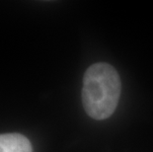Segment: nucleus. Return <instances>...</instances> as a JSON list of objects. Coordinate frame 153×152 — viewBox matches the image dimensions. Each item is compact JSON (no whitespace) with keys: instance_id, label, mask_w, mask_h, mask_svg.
Listing matches in <instances>:
<instances>
[{"instance_id":"obj_1","label":"nucleus","mask_w":153,"mask_h":152,"mask_svg":"<svg viewBox=\"0 0 153 152\" xmlns=\"http://www.w3.org/2000/svg\"><path fill=\"white\" fill-rule=\"evenodd\" d=\"M122 90L117 70L105 62L91 65L83 78L82 103L87 115L94 119L111 117L117 106Z\"/></svg>"},{"instance_id":"obj_2","label":"nucleus","mask_w":153,"mask_h":152,"mask_svg":"<svg viewBox=\"0 0 153 152\" xmlns=\"http://www.w3.org/2000/svg\"><path fill=\"white\" fill-rule=\"evenodd\" d=\"M0 152H33L32 144L20 133L0 134Z\"/></svg>"}]
</instances>
